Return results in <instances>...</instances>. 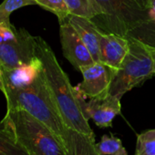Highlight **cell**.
<instances>
[{"label":"cell","mask_w":155,"mask_h":155,"mask_svg":"<svg viewBox=\"0 0 155 155\" xmlns=\"http://www.w3.org/2000/svg\"><path fill=\"white\" fill-rule=\"evenodd\" d=\"M35 54L42 62L46 83L67 128L95 136L82 111L75 88L52 48L41 37H35Z\"/></svg>","instance_id":"1"},{"label":"cell","mask_w":155,"mask_h":155,"mask_svg":"<svg viewBox=\"0 0 155 155\" xmlns=\"http://www.w3.org/2000/svg\"><path fill=\"white\" fill-rule=\"evenodd\" d=\"M2 123L29 155H68L65 143L48 126L22 109L7 110Z\"/></svg>","instance_id":"2"},{"label":"cell","mask_w":155,"mask_h":155,"mask_svg":"<svg viewBox=\"0 0 155 155\" xmlns=\"http://www.w3.org/2000/svg\"><path fill=\"white\" fill-rule=\"evenodd\" d=\"M8 110L22 109L48 126L65 143L68 128L52 99L43 70L31 85L5 95ZM66 145V144H65Z\"/></svg>","instance_id":"3"},{"label":"cell","mask_w":155,"mask_h":155,"mask_svg":"<svg viewBox=\"0 0 155 155\" xmlns=\"http://www.w3.org/2000/svg\"><path fill=\"white\" fill-rule=\"evenodd\" d=\"M99 21L107 33L128 36L151 23L148 9L138 0H91Z\"/></svg>","instance_id":"4"},{"label":"cell","mask_w":155,"mask_h":155,"mask_svg":"<svg viewBox=\"0 0 155 155\" xmlns=\"http://www.w3.org/2000/svg\"><path fill=\"white\" fill-rule=\"evenodd\" d=\"M128 38L129 52L118 69L110 90V94L120 100L125 93L140 86L155 75L150 45L136 38Z\"/></svg>","instance_id":"5"},{"label":"cell","mask_w":155,"mask_h":155,"mask_svg":"<svg viewBox=\"0 0 155 155\" xmlns=\"http://www.w3.org/2000/svg\"><path fill=\"white\" fill-rule=\"evenodd\" d=\"M80 71L83 81L74 87L78 93L86 100H101L110 95V86L118 70L102 62H94Z\"/></svg>","instance_id":"6"},{"label":"cell","mask_w":155,"mask_h":155,"mask_svg":"<svg viewBox=\"0 0 155 155\" xmlns=\"http://www.w3.org/2000/svg\"><path fill=\"white\" fill-rule=\"evenodd\" d=\"M59 37L64 57L78 70L95 61L73 26L66 19L59 21Z\"/></svg>","instance_id":"7"},{"label":"cell","mask_w":155,"mask_h":155,"mask_svg":"<svg viewBox=\"0 0 155 155\" xmlns=\"http://www.w3.org/2000/svg\"><path fill=\"white\" fill-rule=\"evenodd\" d=\"M77 95L86 118L91 119L100 128L111 127L114 118L120 114V100L110 94L101 100L91 99L88 101L78 92Z\"/></svg>","instance_id":"8"},{"label":"cell","mask_w":155,"mask_h":155,"mask_svg":"<svg viewBox=\"0 0 155 155\" xmlns=\"http://www.w3.org/2000/svg\"><path fill=\"white\" fill-rule=\"evenodd\" d=\"M130 49L128 36L103 33L100 42L101 62L118 70Z\"/></svg>","instance_id":"9"},{"label":"cell","mask_w":155,"mask_h":155,"mask_svg":"<svg viewBox=\"0 0 155 155\" xmlns=\"http://www.w3.org/2000/svg\"><path fill=\"white\" fill-rule=\"evenodd\" d=\"M42 70V62L37 56L29 63L12 68H5V91L3 94L5 95L10 91L23 89L31 85L41 74Z\"/></svg>","instance_id":"10"},{"label":"cell","mask_w":155,"mask_h":155,"mask_svg":"<svg viewBox=\"0 0 155 155\" xmlns=\"http://www.w3.org/2000/svg\"><path fill=\"white\" fill-rule=\"evenodd\" d=\"M65 19L73 26L78 34L80 35L84 44L90 50L94 61L101 62L100 42L104 32L96 25L94 21L87 18L69 14Z\"/></svg>","instance_id":"11"},{"label":"cell","mask_w":155,"mask_h":155,"mask_svg":"<svg viewBox=\"0 0 155 155\" xmlns=\"http://www.w3.org/2000/svg\"><path fill=\"white\" fill-rule=\"evenodd\" d=\"M68 155H101L96 148L95 136L68 129L66 134Z\"/></svg>","instance_id":"12"},{"label":"cell","mask_w":155,"mask_h":155,"mask_svg":"<svg viewBox=\"0 0 155 155\" xmlns=\"http://www.w3.org/2000/svg\"><path fill=\"white\" fill-rule=\"evenodd\" d=\"M0 155H29L2 123H0Z\"/></svg>","instance_id":"13"},{"label":"cell","mask_w":155,"mask_h":155,"mask_svg":"<svg viewBox=\"0 0 155 155\" xmlns=\"http://www.w3.org/2000/svg\"><path fill=\"white\" fill-rule=\"evenodd\" d=\"M96 148L101 155H128L121 140L112 135H103L100 142L96 143Z\"/></svg>","instance_id":"14"},{"label":"cell","mask_w":155,"mask_h":155,"mask_svg":"<svg viewBox=\"0 0 155 155\" xmlns=\"http://www.w3.org/2000/svg\"><path fill=\"white\" fill-rule=\"evenodd\" d=\"M37 5L35 0H4L0 4V25L11 26V14L21 8Z\"/></svg>","instance_id":"15"},{"label":"cell","mask_w":155,"mask_h":155,"mask_svg":"<svg viewBox=\"0 0 155 155\" xmlns=\"http://www.w3.org/2000/svg\"><path fill=\"white\" fill-rule=\"evenodd\" d=\"M69 14L93 19L97 17L91 0H64Z\"/></svg>","instance_id":"16"},{"label":"cell","mask_w":155,"mask_h":155,"mask_svg":"<svg viewBox=\"0 0 155 155\" xmlns=\"http://www.w3.org/2000/svg\"><path fill=\"white\" fill-rule=\"evenodd\" d=\"M37 5L57 16L58 22L64 20L68 15V9L64 0H35Z\"/></svg>","instance_id":"17"},{"label":"cell","mask_w":155,"mask_h":155,"mask_svg":"<svg viewBox=\"0 0 155 155\" xmlns=\"http://www.w3.org/2000/svg\"><path fill=\"white\" fill-rule=\"evenodd\" d=\"M134 155H155V140H143L137 138Z\"/></svg>","instance_id":"18"},{"label":"cell","mask_w":155,"mask_h":155,"mask_svg":"<svg viewBox=\"0 0 155 155\" xmlns=\"http://www.w3.org/2000/svg\"><path fill=\"white\" fill-rule=\"evenodd\" d=\"M137 138L141 139L143 140H155V129L145 130L141 133H140Z\"/></svg>","instance_id":"19"},{"label":"cell","mask_w":155,"mask_h":155,"mask_svg":"<svg viewBox=\"0 0 155 155\" xmlns=\"http://www.w3.org/2000/svg\"><path fill=\"white\" fill-rule=\"evenodd\" d=\"M148 13L151 23L155 24V0H150L148 5Z\"/></svg>","instance_id":"20"},{"label":"cell","mask_w":155,"mask_h":155,"mask_svg":"<svg viewBox=\"0 0 155 155\" xmlns=\"http://www.w3.org/2000/svg\"><path fill=\"white\" fill-rule=\"evenodd\" d=\"M0 91H5V67L0 63Z\"/></svg>","instance_id":"21"},{"label":"cell","mask_w":155,"mask_h":155,"mask_svg":"<svg viewBox=\"0 0 155 155\" xmlns=\"http://www.w3.org/2000/svg\"><path fill=\"white\" fill-rule=\"evenodd\" d=\"M138 1L147 8H148V5H149V1H150V0H138ZM147 9H148V8H147Z\"/></svg>","instance_id":"22"},{"label":"cell","mask_w":155,"mask_h":155,"mask_svg":"<svg viewBox=\"0 0 155 155\" xmlns=\"http://www.w3.org/2000/svg\"><path fill=\"white\" fill-rule=\"evenodd\" d=\"M150 50H151V49H150ZM151 53H152V57H153V72H154V74H155V53L152 52V51H151Z\"/></svg>","instance_id":"23"}]
</instances>
